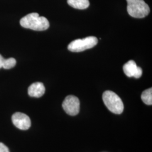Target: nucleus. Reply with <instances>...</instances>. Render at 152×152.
Instances as JSON below:
<instances>
[{
    "label": "nucleus",
    "instance_id": "nucleus-1",
    "mask_svg": "<svg viewBox=\"0 0 152 152\" xmlns=\"http://www.w3.org/2000/svg\"><path fill=\"white\" fill-rule=\"evenodd\" d=\"M21 26L34 31H42L49 28L48 20L44 16H39L38 13L33 12L24 16L20 21Z\"/></svg>",
    "mask_w": 152,
    "mask_h": 152
},
{
    "label": "nucleus",
    "instance_id": "nucleus-2",
    "mask_svg": "<svg viewBox=\"0 0 152 152\" xmlns=\"http://www.w3.org/2000/svg\"><path fill=\"white\" fill-rule=\"evenodd\" d=\"M104 103L109 110L114 114H121L124 105L121 99L112 91H106L103 94Z\"/></svg>",
    "mask_w": 152,
    "mask_h": 152
},
{
    "label": "nucleus",
    "instance_id": "nucleus-3",
    "mask_svg": "<svg viewBox=\"0 0 152 152\" xmlns=\"http://www.w3.org/2000/svg\"><path fill=\"white\" fill-rule=\"evenodd\" d=\"M129 14L135 18H143L150 12V8L144 0H126Z\"/></svg>",
    "mask_w": 152,
    "mask_h": 152
},
{
    "label": "nucleus",
    "instance_id": "nucleus-4",
    "mask_svg": "<svg viewBox=\"0 0 152 152\" xmlns=\"http://www.w3.org/2000/svg\"><path fill=\"white\" fill-rule=\"evenodd\" d=\"M98 42V38L94 36L87 37L83 39H77L71 42L68 46V49L72 52H81L94 48L97 45Z\"/></svg>",
    "mask_w": 152,
    "mask_h": 152
},
{
    "label": "nucleus",
    "instance_id": "nucleus-5",
    "mask_svg": "<svg viewBox=\"0 0 152 152\" xmlns=\"http://www.w3.org/2000/svg\"><path fill=\"white\" fill-rule=\"evenodd\" d=\"M62 107L67 114L75 116L78 114L80 112V102L77 97L73 95H69L63 101Z\"/></svg>",
    "mask_w": 152,
    "mask_h": 152
},
{
    "label": "nucleus",
    "instance_id": "nucleus-6",
    "mask_svg": "<svg viewBox=\"0 0 152 152\" xmlns=\"http://www.w3.org/2000/svg\"><path fill=\"white\" fill-rule=\"evenodd\" d=\"M12 122L16 127L22 130H27L31 126L30 118L21 112H16L12 115Z\"/></svg>",
    "mask_w": 152,
    "mask_h": 152
},
{
    "label": "nucleus",
    "instance_id": "nucleus-7",
    "mask_svg": "<svg viewBox=\"0 0 152 152\" xmlns=\"http://www.w3.org/2000/svg\"><path fill=\"white\" fill-rule=\"evenodd\" d=\"M123 70L125 75L129 77H134L136 78H139L142 76V69L137 66L134 60H131L126 63L123 66Z\"/></svg>",
    "mask_w": 152,
    "mask_h": 152
},
{
    "label": "nucleus",
    "instance_id": "nucleus-8",
    "mask_svg": "<svg viewBox=\"0 0 152 152\" xmlns=\"http://www.w3.org/2000/svg\"><path fill=\"white\" fill-rule=\"evenodd\" d=\"M45 92V87L41 82H35L32 83L28 89V95L31 97L40 98Z\"/></svg>",
    "mask_w": 152,
    "mask_h": 152
},
{
    "label": "nucleus",
    "instance_id": "nucleus-9",
    "mask_svg": "<svg viewBox=\"0 0 152 152\" xmlns=\"http://www.w3.org/2000/svg\"><path fill=\"white\" fill-rule=\"evenodd\" d=\"M67 2L71 7L77 9H86L90 5L88 0H68Z\"/></svg>",
    "mask_w": 152,
    "mask_h": 152
},
{
    "label": "nucleus",
    "instance_id": "nucleus-10",
    "mask_svg": "<svg viewBox=\"0 0 152 152\" xmlns=\"http://www.w3.org/2000/svg\"><path fill=\"white\" fill-rule=\"evenodd\" d=\"M141 100L142 102L148 105L152 104V88H149L144 91L141 96Z\"/></svg>",
    "mask_w": 152,
    "mask_h": 152
},
{
    "label": "nucleus",
    "instance_id": "nucleus-11",
    "mask_svg": "<svg viewBox=\"0 0 152 152\" xmlns=\"http://www.w3.org/2000/svg\"><path fill=\"white\" fill-rule=\"evenodd\" d=\"M16 60L13 58H10L9 59H5L4 61L2 68L5 69H11L12 68L14 67L15 65H16Z\"/></svg>",
    "mask_w": 152,
    "mask_h": 152
},
{
    "label": "nucleus",
    "instance_id": "nucleus-12",
    "mask_svg": "<svg viewBox=\"0 0 152 152\" xmlns=\"http://www.w3.org/2000/svg\"><path fill=\"white\" fill-rule=\"evenodd\" d=\"M0 152H10L9 149L2 142H0Z\"/></svg>",
    "mask_w": 152,
    "mask_h": 152
},
{
    "label": "nucleus",
    "instance_id": "nucleus-13",
    "mask_svg": "<svg viewBox=\"0 0 152 152\" xmlns=\"http://www.w3.org/2000/svg\"><path fill=\"white\" fill-rule=\"evenodd\" d=\"M4 59H5L3 58V56L1 55H0V68H2V65H3Z\"/></svg>",
    "mask_w": 152,
    "mask_h": 152
}]
</instances>
